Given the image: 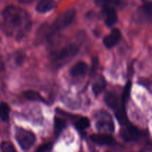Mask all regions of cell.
I'll list each match as a JSON object with an SVG mask.
<instances>
[{"label":"cell","mask_w":152,"mask_h":152,"mask_svg":"<svg viewBox=\"0 0 152 152\" xmlns=\"http://www.w3.org/2000/svg\"><path fill=\"white\" fill-rule=\"evenodd\" d=\"M4 31L10 36L22 38L29 31L31 25L30 15L19 7L7 6L2 12Z\"/></svg>","instance_id":"obj_1"},{"label":"cell","mask_w":152,"mask_h":152,"mask_svg":"<svg viewBox=\"0 0 152 152\" xmlns=\"http://www.w3.org/2000/svg\"><path fill=\"white\" fill-rule=\"evenodd\" d=\"M76 13L77 12H76L75 9L71 8L61 13L53 21L51 25L48 26L50 32L53 34L55 31H60V30H62L69 26L75 18Z\"/></svg>","instance_id":"obj_2"},{"label":"cell","mask_w":152,"mask_h":152,"mask_svg":"<svg viewBox=\"0 0 152 152\" xmlns=\"http://www.w3.org/2000/svg\"><path fill=\"white\" fill-rule=\"evenodd\" d=\"M15 138L24 150H28L34 145L36 142V135L33 132L22 128H16L15 131Z\"/></svg>","instance_id":"obj_3"},{"label":"cell","mask_w":152,"mask_h":152,"mask_svg":"<svg viewBox=\"0 0 152 152\" xmlns=\"http://www.w3.org/2000/svg\"><path fill=\"white\" fill-rule=\"evenodd\" d=\"M79 48L76 45H69L57 52L53 56V62L57 66L65 65L78 53Z\"/></svg>","instance_id":"obj_4"},{"label":"cell","mask_w":152,"mask_h":152,"mask_svg":"<svg viewBox=\"0 0 152 152\" xmlns=\"http://www.w3.org/2000/svg\"><path fill=\"white\" fill-rule=\"evenodd\" d=\"M102 13L105 16V24L108 26H112L118 20L117 10L113 6L107 5L102 7Z\"/></svg>","instance_id":"obj_5"},{"label":"cell","mask_w":152,"mask_h":152,"mask_svg":"<svg viewBox=\"0 0 152 152\" xmlns=\"http://www.w3.org/2000/svg\"><path fill=\"white\" fill-rule=\"evenodd\" d=\"M121 39V32L118 28H114L108 36L104 38L103 44L107 48L114 47Z\"/></svg>","instance_id":"obj_6"},{"label":"cell","mask_w":152,"mask_h":152,"mask_svg":"<svg viewBox=\"0 0 152 152\" xmlns=\"http://www.w3.org/2000/svg\"><path fill=\"white\" fill-rule=\"evenodd\" d=\"M90 138L92 142L100 145H113L115 143V140L114 137L106 134H94L91 135Z\"/></svg>","instance_id":"obj_7"},{"label":"cell","mask_w":152,"mask_h":152,"mask_svg":"<svg viewBox=\"0 0 152 152\" xmlns=\"http://www.w3.org/2000/svg\"><path fill=\"white\" fill-rule=\"evenodd\" d=\"M121 137L126 141H132L139 137V131L132 125H126V127L121 130Z\"/></svg>","instance_id":"obj_8"},{"label":"cell","mask_w":152,"mask_h":152,"mask_svg":"<svg viewBox=\"0 0 152 152\" xmlns=\"http://www.w3.org/2000/svg\"><path fill=\"white\" fill-rule=\"evenodd\" d=\"M88 67L87 63L85 62H78L71 68L70 70V74L73 77H83L87 73Z\"/></svg>","instance_id":"obj_9"},{"label":"cell","mask_w":152,"mask_h":152,"mask_svg":"<svg viewBox=\"0 0 152 152\" xmlns=\"http://www.w3.org/2000/svg\"><path fill=\"white\" fill-rule=\"evenodd\" d=\"M56 3L55 0H39L37 4L36 10L41 13H47L55 8Z\"/></svg>","instance_id":"obj_10"},{"label":"cell","mask_w":152,"mask_h":152,"mask_svg":"<svg viewBox=\"0 0 152 152\" xmlns=\"http://www.w3.org/2000/svg\"><path fill=\"white\" fill-rule=\"evenodd\" d=\"M104 100H105V104L111 109L117 110L119 108L118 97L116 94L113 92H108L104 96Z\"/></svg>","instance_id":"obj_11"},{"label":"cell","mask_w":152,"mask_h":152,"mask_svg":"<svg viewBox=\"0 0 152 152\" xmlns=\"http://www.w3.org/2000/svg\"><path fill=\"white\" fill-rule=\"evenodd\" d=\"M10 117V107L4 102H0V119L2 121H7Z\"/></svg>","instance_id":"obj_12"},{"label":"cell","mask_w":152,"mask_h":152,"mask_svg":"<svg viewBox=\"0 0 152 152\" xmlns=\"http://www.w3.org/2000/svg\"><path fill=\"white\" fill-rule=\"evenodd\" d=\"M105 86H106V83H105V80H104L102 77L98 79V80L95 82L94 84L93 85L94 93L96 95L99 94H101L103 91Z\"/></svg>","instance_id":"obj_13"},{"label":"cell","mask_w":152,"mask_h":152,"mask_svg":"<svg viewBox=\"0 0 152 152\" xmlns=\"http://www.w3.org/2000/svg\"><path fill=\"white\" fill-rule=\"evenodd\" d=\"M23 96H25L27 99H29V100L42 101V102H44V99L42 97L41 95H40L38 92L35 91H25L23 93Z\"/></svg>","instance_id":"obj_14"},{"label":"cell","mask_w":152,"mask_h":152,"mask_svg":"<svg viewBox=\"0 0 152 152\" xmlns=\"http://www.w3.org/2000/svg\"><path fill=\"white\" fill-rule=\"evenodd\" d=\"M75 126L78 130L83 131L90 126V120L87 117H80L75 122Z\"/></svg>","instance_id":"obj_15"},{"label":"cell","mask_w":152,"mask_h":152,"mask_svg":"<svg viewBox=\"0 0 152 152\" xmlns=\"http://www.w3.org/2000/svg\"><path fill=\"white\" fill-rule=\"evenodd\" d=\"M116 117L122 125H126L128 120L127 117H126V111H125V107L121 106V108H117V112H116Z\"/></svg>","instance_id":"obj_16"},{"label":"cell","mask_w":152,"mask_h":152,"mask_svg":"<svg viewBox=\"0 0 152 152\" xmlns=\"http://www.w3.org/2000/svg\"><path fill=\"white\" fill-rule=\"evenodd\" d=\"M65 126H66V123H65V120L60 118V117H55L54 129L56 134H59L63 130V129L65 127Z\"/></svg>","instance_id":"obj_17"},{"label":"cell","mask_w":152,"mask_h":152,"mask_svg":"<svg viewBox=\"0 0 152 152\" xmlns=\"http://www.w3.org/2000/svg\"><path fill=\"white\" fill-rule=\"evenodd\" d=\"M0 148L1 152H17L13 144L7 141H4L1 142L0 145Z\"/></svg>","instance_id":"obj_18"},{"label":"cell","mask_w":152,"mask_h":152,"mask_svg":"<svg viewBox=\"0 0 152 152\" xmlns=\"http://www.w3.org/2000/svg\"><path fill=\"white\" fill-rule=\"evenodd\" d=\"M131 86H132V83L131 82H129L127 83V85L125 87L124 91H123V99H122V106L125 107V103L127 102L128 99H129V96H130V91H131Z\"/></svg>","instance_id":"obj_19"},{"label":"cell","mask_w":152,"mask_h":152,"mask_svg":"<svg viewBox=\"0 0 152 152\" xmlns=\"http://www.w3.org/2000/svg\"><path fill=\"white\" fill-rule=\"evenodd\" d=\"M52 148L51 143H45L39 147L36 152H50Z\"/></svg>","instance_id":"obj_20"},{"label":"cell","mask_w":152,"mask_h":152,"mask_svg":"<svg viewBox=\"0 0 152 152\" xmlns=\"http://www.w3.org/2000/svg\"><path fill=\"white\" fill-rule=\"evenodd\" d=\"M116 1H117V0H95V3H96L97 5L104 7V6L107 5L112 6L113 3L115 2Z\"/></svg>","instance_id":"obj_21"},{"label":"cell","mask_w":152,"mask_h":152,"mask_svg":"<svg viewBox=\"0 0 152 152\" xmlns=\"http://www.w3.org/2000/svg\"><path fill=\"white\" fill-rule=\"evenodd\" d=\"M143 9L145 12H151L152 10V3L147 2L143 5Z\"/></svg>","instance_id":"obj_22"},{"label":"cell","mask_w":152,"mask_h":152,"mask_svg":"<svg viewBox=\"0 0 152 152\" xmlns=\"http://www.w3.org/2000/svg\"><path fill=\"white\" fill-rule=\"evenodd\" d=\"M21 3H23V4H29L31 3L32 1H34V0H19Z\"/></svg>","instance_id":"obj_23"},{"label":"cell","mask_w":152,"mask_h":152,"mask_svg":"<svg viewBox=\"0 0 152 152\" xmlns=\"http://www.w3.org/2000/svg\"><path fill=\"white\" fill-rule=\"evenodd\" d=\"M105 152H111V151H105Z\"/></svg>","instance_id":"obj_24"}]
</instances>
